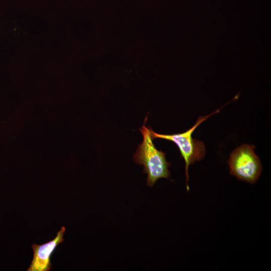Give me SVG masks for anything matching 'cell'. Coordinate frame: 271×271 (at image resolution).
<instances>
[{"instance_id": "1", "label": "cell", "mask_w": 271, "mask_h": 271, "mask_svg": "<svg viewBox=\"0 0 271 271\" xmlns=\"http://www.w3.org/2000/svg\"><path fill=\"white\" fill-rule=\"evenodd\" d=\"M147 117L140 131L143 142L138 145L133 155L134 162L144 166V173L147 174V184L152 187L160 178L168 179L171 173L170 163L166 158V153L158 150L154 145L151 136V127L146 126Z\"/></svg>"}, {"instance_id": "4", "label": "cell", "mask_w": 271, "mask_h": 271, "mask_svg": "<svg viewBox=\"0 0 271 271\" xmlns=\"http://www.w3.org/2000/svg\"><path fill=\"white\" fill-rule=\"evenodd\" d=\"M66 228L62 226L52 240L41 245L33 244V257L27 271H49L51 268V256L57 246L64 240Z\"/></svg>"}, {"instance_id": "2", "label": "cell", "mask_w": 271, "mask_h": 271, "mask_svg": "<svg viewBox=\"0 0 271 271\" xmlns=\"http://www.w3.org/2000/svg\"><path fill=\"white\" fill-rule=\"evenodd\" d=\"M221 108L211 114L200 116L195 124L187 130L179 133L161 134L155 132L151 128V136L153 140L162 139L174 143L178 147L181 157L185 163V175L186 178L187 190H189V167L196 161L202 160L205 155V147L204 143L199 140L193 138L192 133L194 130L209 117L218 112Z\"/></svg>"}, {"instance_id": "3", "label": "cell", "mask_w": 271, "mask_h": 271, "mask_svg": "<svg viewBox=\"0 0 271 271\" xmlns=\"http://www.w3.org/2000/svg\"><path fill=\"white\" fill-rule=\"evenodd\" d=\"M254 149L253 145L242 144L232 152L228 161L230 174L251 184L258 180L262 170L260 159Z\"/></svg>"}]
</instances>
